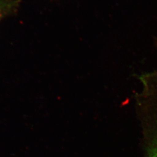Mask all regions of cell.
<instances>
[{
  "label": "cell",
  "instance_id": "6da1fadb",
  "mask_svg": "<svg viewBox=\"0 0 157 157\" xmlns=\"http://www.w3.org/2000/svg\"><path fill=\"white\" fill-rule=\"evenodd\" d=\"M144 141L146 157H157V97L137 108Z\"/></svg>",
  "mask_w": 157,
  "mask_h": 157
},
{
  "label": "cell",
  "instance_id": "7a4b0ae2",
  "mask_svg": "<svg viewBox=\"0 0 157 157\" xmlns=\"http://www.w3.org/2000/svg\"><path fill=\"white\" fill-rule=\"evenodd\" d=\"M13 7V2L9 0H0V18L10 12Z\"/></svg>",
  "mask_w": 157,
  "mask_h": 157
}]
</instances>
